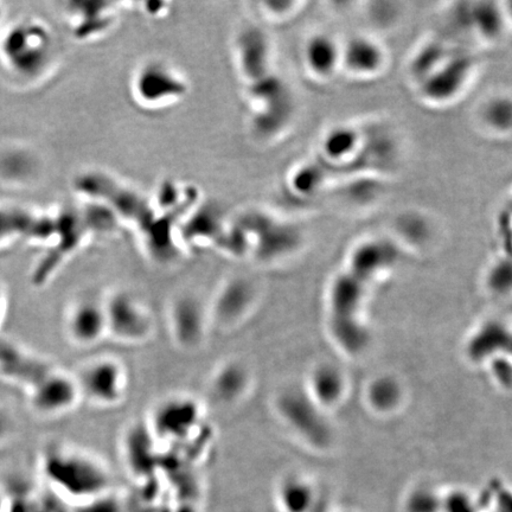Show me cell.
<instances>
[{
    "mask_svg": "<svg viewBox=\"0 0 512 512\" xmlns=\"http://www.w3.org/2000/svg\"><path fill=\"white\" fill-rule=\"evenodd\" d=\"M258 292L251 280L230 277L216 287L208 299L211 330L227 332L251 315Z\"/></svg>",
    "mask_w": 512,
    "mask_h": 512,
    "instance_id": "10",
    "label": "cell"
},
{
    "mask_svg": "<svg viewBox=\"0 0 512 512\" xmlns=\"http://www.w3.org/2000/svg\"><path fill=\"white\" fill-rule=\"evenodd\" d=\"M42 464L50 483L69 498L92 501L110 489L111 476L106 464L82 448L51 444L43 453Z\"/></svg>",
    "mask_w": 512,
    "mask_h": 512,
    "instance_id": "1",
    "label": "cell"
},
{
    "mask_svg": "<svg viewBox=\"0 0 512 512\" xmlns=\"http://www.w3.org/2000/svg\"><path fill=\"white\" fill-rule=\"evenodd\" d=\"M82 401L100 408H114L126 399L128 373L117 357L98 356L82 363L73 373Z\"/></svg>",
    "mask_w": 512,
    "mask_h": 512,
    "instance_id": "6",
    "label": "cell"
},
{
    "mask_svg": "<svg viewBox=\"0 0 512 512\" xmlns=\"http://www.w3.org/2000/svg\"><path fill=\"white\" fill-rule=\"evenodd\" d=\"M235 67L243 85L272 72L271 46L264 31L245 28L233 44Z\"/></svg>",
    "mask_w": 512,
    "mask_h": 512,
    "instance_id": "14",
    "label": "cell"
},
{
    "mask_svg": "<svg viewBox=\"0 0 512 512\" xmlns=\"http://www.w3.org/2000/svg\"><path fill=\"white\" fill-rule=\"evenodd\" d=\"M15 425L11 415L4 408H0V444L6 443L14 433Z\"/></svg>",
    "mask_w": 512,
    "mask_h": 512,
    "instance_id": "25",
    "label": "cell"
},
{
    "mask_svg": "<svg viewBox=\"0 0 512 512\" xmlns=\"http://www.w3.org/2000/svg\"><path fill=\"white\" fill-rule=\"evenodd\" d=\"M63 12L70 36L80 43H94L112 34L123 9L120 3L82 0L66 3Z\"/></svg>",
    "mask_w": 512,
    "mask_h": 512,
    "instance_id": "11",
    "label": "cell"
},
{
    "mask_svg": "<svg viewBox=\"0 0 512 512\" xmlns=\"http://www.w3.org/2000/svg\"><path fill=\"white\" fill-rule=\"evenodd\" d=\"M279 507L283 512H313L315 492L302 479H286L278 490Z\"/></svg>",
    "mask_w": 512,
    "mask_h": 512,
    "instance_id": "17",
    "label": "cell"
},
{
    "mask_svg": "<svg viewBox=\"0 0 512 512\" xmlns=\"http://www.w3.org/2000/svg\"><path fill=\"white\" fill-rule=\"evenodd\" d=\"M475 70L471 56H446L421 78V96L430 104L444 106L456 100Z\"/></svg>",
    "mask_w": 512,
    "mask_h": 512,
    "instance_id": "12",
    "label": "cell"
},
{
    "mask_svg": "<svg viewBox=\"0 0 512 512\" xmlns=\"http://www.w3.org/2000/svg\"><path fill=\"white\" fill-rule=\"evenodd\" d=\"M31 411L44 419H59L80 405L73 373L53 367L28 389Z\"/></svg>",
    "mask_w": 512,
    "mask_h": 512,
    "instance_id": "9",
    "label": "cell"
},
{
    "mask_svg": "<svg viewBox=\"0 0 512 512\" xmlns=\"http://www.w3.org/2000/svg\"><path fill=\"white\" fill-rule=\"evenodd\" d=\"M399 389L394 381L380 380L371 386L370 399L375 406L380 408H390L398 402Z\"/></svg>",
    "mask_w": 512,
    "mask_h": 512,
    "instance_id": "22",
    "label": "cell"
},
{
    "mask_svg": "<svg viewBox=\"0 0 512 512\" xmlns=\"http://www.w3.org/2000/svg\"><path fill=\"white\" fill-rule=\"evenodd\" d=\"M361 137L354 128L339 127L328 133L324 138L323 152L332 162L343 163L344 158L352 156L357 150Z\"/></svg>",
    "mask_w": 512,
    "mask_h": 512,
    "instance_id": "18",
    "label": "cell"
},
{
    "mask_svg": "<svg viewBox=\"0 0 512 512\" xmlns=\"http://www.w3.org/2000/svg\"><path fill=\"white\" fill-rule=\"evenodd\" d=\"M252 373L239 358H227L211 371L207 395L214 405L232 408L247 398L252 387Z\"/></svg>",
    "mask_w": 512,
    "mask_h": 512,
    "instance_id": "13",
    "label": "cell"
},
{
    "mask_svg": "<svg viewBox=\"0 0 512 512\" xmlns=\"http://www.w3.org/2000/svg\"><path fill=\"white\" fill-rule=\"evenodd\" d=\"M166 322L172 342L183 352L201 350L213 331L208 300L191 291L172 294L166 305Z\"/></svg>",
    "mask_w": 512,
    "mask_h": 512,
    "instance_id": "7",
    "label": "cell"
},
{
    "mask_svg": "<svg viewBox=\"0 0 512 512\" xmlns=\"http://www.w3.org/2000/svg\"><path fill=\"white\" fill-rule=\"evenodd\" d=\"M203 402L189 394H171L151 409L147 426L158 445L176 446L190 443L204 426Z\"/></svg>",
    "mask_w": 512,
    "mask_h": 512,
    "instance_id": "4",
    "label": "cell"
},
{
    "mask_svg": "<svg viewBox=\"0 0 512 512\" xmlns=\"http://www.w3.org/2000/svg\"><path fill=\"white\" fill-rule=\"evenodd\" d=\"M107 338L125 345L149 342L156 331L150 307L137 294L115 288L105 293Z\"/></svg>",
    "mask_w": 512,
    "mask_h": 512,
    "instance_id": "5",
    "label": "cell"
},
{
    "mask_svg": "<svg viewBox=\"0 0 512 512\" xmlns=\"http://www.w3.org/2000/svg\"><path fill=\"white\" fill-rule=\"evenodd\" d=\"M316 399L332 403L342 393L341 375L334 369H320L313 377Z\"/></svg>",
    "mask_w": 512,
    "mask_h": 512,
    "instance_id": "20",
    "label": "cell"
},
{
    "mask_svg": "<svg viewBox=\"0 0 512 512\" xmlns=\"http://www.w3.org/2000/svg\"><path fill=\"white\" fill-rule=\"evenodd\" d=\"M3 299H2V293H0V307H2ZM0 315H2V310H0Z\"/></svg>",
    "mask_w": 512,
    "mask_h": 512,
    "instance_id": "26",
    "label": "cell"
},
{
    "mask_svg": "<svg viewBox=\"0 0 512 512\" xmlns=\"http://www.w3.org/2000/svg\"><path fill=\"white\" fill-rule=\"evenodd\" d=\"M443 512H479L478 505L466 494L444 496Z\"/></svg>",
    "mask_w": 512,
    "mask_h": 512,
    "instance_id": "24",
    "label": "cell"
},
{
    "mask_svg": "<svg viewBox=\"0 0 512 512\" xmlns=\"http://www.w3.org/2000/svg\"><path fill=\"white\" fill-rule=\"evenodd\" d=\"M190 83L181 69L162 59H149L134 69L130 95L134 105L146 112H163L182 104Z\"/></svg>",
    "mask_w": 512,
    "mask_h": 512,
    "instance_id": "3",
    "label": "cell"
},
{
    "mask_svg": "<svg viewBox=\"0 0 512 512\" xmlns=\"http://www.w3.org/2000/svg\"><path fill=\"white\" fill-rule=\"evenodd\" d=\"M505 110H510V102H504V99H496L489 102L484 111V118L486 123L498 131H504V124L510 128V112L504 113Z\"/></svg>",
    "mask_w": 512,
    "mask_h": 512,
    "instance_id": "23",
    "label": "cell"
},
{
    "mask_svg": "<svg viewBox=\"0 0 512 512\" xmlns=\"http://www.w3.org/2000/svg\"><path fill=\"white\" fill-rule=\"evenodd\" d=\"M342 47L328 35L312 36L306 42L303 59L313 78L326 80L332 78L341 69Z\"/></svg>",
    "mask_w": 512,
    "mask_h": 512,
    "instance_id": "16",
    "label": "cell"
},
{
    "mask_svg": "<svg viewBox=\"0 0 512 512\" xmlns=\"http://www.w3.org/2000/svg\"><path fill=\"white\" fill-rule=\"evenodd\" d=\"M68 341L79 348H92L107 338L105 293L83 292L70 300L63 316Z\"/></svg>",
    "mask_w": 512,
    "mask_h": 512,
    "instance_id": "8",
    "label": "cell"
},
{
    "mask_svg": "<svg viewBox=\"0 0 512 512\" xmlns=\"http://www.w3.org/2000/svg\"><path fill=\"white\" fill-rule=\"evenodd\" d=\"M2 49L10 72L27 83L47 80L59 66V41L49 25L38 19L30 18L12 27Z\"/></svg>",
    "mask_w": 512,
    "mask_h": 512,
    "instance_id": "2",
    "label": "cell"
},
{
    "mask_svg": "<svg viewBox=\"0 0 512 512\" xmlns=\"http://www.w3.org/2000/svg\"><path fill=\"white\" fill-rule=\"evenodd\" d=\"M471 23L473 30H477L488 40H494L501 35L503 28V15L496 5L491 3L479 4L477 8L472 10Z\"/></svg>",
    "mask_w": 512,
    "mask_h": 512,
    "instance_id": "19",
    "label": "cell"
},
{
    "mask_svg": "<svg viewBox=\"0 0 512 512\" xmlns=\"http://www.w3.org/2000/svg\"><path fill=\"white\" fill-rule=\"evenodd\" d=\"M444 496L438 495L431 488L415 489L408 495L405 503L406 512H443Z\"/></svg>",
    "mask_w": 512,
    "mask_h": 512,
    "instance_id": "21",
    "label": "cell"
},
{
    "mask_svg": "<svg viewBox=\"0 0 512 512\" xmlns=\"http://www.w3.org/2000/svg\"><path fill=\"white\" fill-rule=\"evenodd\" d=\"M386 51L373 38L352 37L342 47L341 69L361 80L379 76L386 68Z\"/></svg>",
    "mask_w": 512,
    "mask_h": 512,
    "instance_id": "15",
    "label": "cell"
}]
</instances>
